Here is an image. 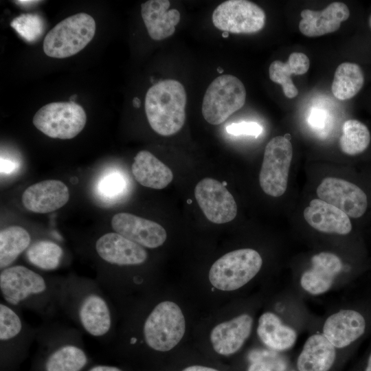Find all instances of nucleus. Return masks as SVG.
<instances>
[{
    "label": "nucleus",
    "mask_w": 371,
    "mask_h": 371,
    "mask_svg": "<svg viewBox=\"0 0 371 371\" xmlns=\"http://www.w3.org/2000/svg\"><path fill=\"white\" fill-rule=\"evenodd\" d=\"M36 337V327L23 318L21 311L1 300L0 371H19Z\"/></svg>",
    "instance_id": "obj_5"
},
{
    "label": "nucleus",
    "mask_w": 371,
    "mask_h": 371,
    "mask_svg": "<svg viewBox=\"0 0 371 371\" xmlns=\"http://www.w3.org/2000/svg\"><path fill=\"white\" fill-rule=\"evenodd\" d=\"M168 0H149L141 5V15L150 38L155 41L165 39L174 34L180 21V13L169 9Z\"/></svg>",
    "instance_id": "obj_23"
},
{
    "label": "nucleus",
    "mask_w": 371,
    "mask_h": 371,
    "mask_svg": "<svg viewBox=\"0 0 371 371\" xmlns=\"http://www.w3.org/2000/svg\"><path fill=\"white\" fill-rule=\"evenodd\" d=\"M58 302L60 311L83 333L107 344L114 335L113 302L96 280L61 278Z\"/></svg>",
    "instance_id": "obj_1"
},
{
    "label": "nucleus",
    "mask_w": 371,
    "mask_h": 371,
    "mask_svg": "<svg viewBox=\"0 0 371 371\" xmlns=\"http://www.w3.org/2000/svg\"><path fill=\"white\" fill-rule=\"evenodd\" d=\"M217 71L219 73V74H223V69H222L221 67H218L217 68Z\"/></svg>",
    "instance_id": "obj_43"
},
{
    "label": "nucleus",
    "mask_w": 371,
    "mask_h": 371,
    "mask_svg": "<svg viewBox=\"0 0 371 371\" xmlns=\"http://www.w3.org/2000/svg\"><path fill=\"white\" fill-rule=\"evenodd\" d=\"M83 333L53 319L36 327L37 350L29 371H85L92 363Z\"/></svg>",
    "instance_id": "obj_3"
},
{
    "label": "nucleus",
    "mask_w": 371,
    "mask_h": 371,
    "mask_svg": "<svg viewBox=\"0 0 371 371\" xmlns=\"http://www.w3.org/2000/svg\"><path fill=\"white\" fill-rule=\"evenodd\" d=\"M252 324V317L244 313L214 326L210 341L215 352L221 355L238 352L250 335Z\"/></svg>",
    "instance_id": "obj_21"
},
{
    "label": "nucleus",
    "mask_w": 371,
    "mask_h": 371,
    "mask_svg": "<svg viewBox=\"0 0 371 371\" xmlns=\"http://www.w3.org/2000/svg\"><path fill=\"white\" fill-rule=\"evenodd\" d=\"M368 23H369V25H370V28H371V14H370V17H369Z\"/></svg>",
    "instance_id": "obj_45"
},
{
    "label": "nucleus",
    "mask_w": 371,
    "mask_h": 371,
    "mask_svg": "<svg viewBox=\"0 0 371 371\" xmlns=\"http://www.w3.org/2000/svg\"><path fill=\"white\" fill-rule=\"evenodd\" d=\"M185 331L186 321L180 307L173 302L163 301L145 316L141 326L142 339L129 346L142 343L150 350L167 352L179 343Z\"/></svg>",
    "instance_id": "obj_6"
},
{
    "label": "nucleus",
    "mask_w": 371,
    "mask_h": 371,
    "mask_svg": "<svg viewBox=\"0 0 371 371\" xmlns=\"http://www.w3.org/2000/svg\"><path fill=\"white\" fill-rule=\"evenodd\" d=\"M111 226L116 233L144 248H157L167 238L165 229L159 223L129 213L115 214Z\"/></svg>",
    "instance_id": "obj_16"
},
{
    "label": "nucleus",
    "mask_w": 371,
    "mask_h": 371,
    "mask_svg": "<svg viewBox=\"0 0 371 371\" xmlns=\"http://www.w3.org/2000/svg\"><path fill=\"white\" fill-rule=\"evenodd\" d=\"M95 22L87 13H78L56 24L45 36V54L52 58H64L77 54L92 40Z\"/></svg>",
    "instance_id": "obj_7"
},
{
    "label": "nucleus",
    "mask_w": 371,
    "mask_h": 371,
    "mask_svg": "<svg viewBox=\"0 0 371 371\" xmlns=\"http://www.w3.org/2000/svg\"><path fill=\"white\" fill-rule=\"evenodd\" d=\"M290 139L276 136L267 144L259 175V183L269 196L278 197L286 191L293 157Z\"/></svg>",
    "instance_id": "obj_11"
},
{
    "label": "nucleus",
    "mask_w": 371,
    "mask_h": 371,
    "mask_svg": "<svg viewBox=\"0 0 371 371\" xmlns=\"http://www.w3.org/2000/svg\"><path fill=\"white\" fill-rule=\"evenodd\" d=\"M126 182L123 177L116 172H111L103 177L98 185L100 194L106 199H113L124 192Z\"/></svg>",
    "instance_id": "obj_33"
},
{
    "label": "nucleus",
    "mask_w": 371,
    "mask_h": 371,
    "mask_svg": "<svg viewBox=\"0 0 371 371\" xmlns=\"http://www.w3.org/2000/svg\"><path fill=\"white\" fill-rule=\"evenodd\" d=\"M60 277H50L21 265H12L0 272L3 300L21 311H31L43 321L53 319L60 311L58 294Z\"/></svg>",
    "instance_id": "obj_2"
},
{
    "label": "nucleus",
    "mask_w": 371,
    "mask_h": 371,
    "mask_svg": "<svg viewBox=\"0 0 371 371\" xmlns=\"http://www.w3.org/2000/svg\"><path fill=\"white\" fill-rule=\"evenodd\" d=\"M76 98H77V95H73L72 96L70 97L69 102H75Z\"/></svg>",
    "instance_id": "obj_42"
},
{
    "label": "nucleus",
    "mask_w": 371,
    "mask_h": 371,
    "mask_svg": "<svg viewBox=\"0 0 371 371\" xmlns=\"http://www.w3.org/2000/svg\"><path fill=\"white\" fill-rule=\"evenodd\" d=\"M257 334L265 346L276 350L291 348L297 339L295 330L283 324L280 317L271 312L260 317Z\"/></svg>",
    "instance_id": "obj_26"
},
{
    "label": "nucleus",
    "mask_w": 371,
    "mask_h": 371,
    "mask_svg": "<svg viewBox=\"0 0 371 371\" xmlns=\"http://www.w3.org/2000/svg\"><path fill=\"white\" fill-rule=\"evenodd\" d=\"M69 199L67 186L59 180L49 179L34 183L25 190L23 206L29 211L46 214L63 207Z\"/></svg>",
    "instance_id": "obj_17"
},
{
    "label": "nucleus",
    "mask_w": 371,
    "mask_h": 371,
    "mask_svg": "<svg viewBox=\"0 0 371 371\" xmlns=\"http://www.w3.org/2000/svg\"><path fill=\"white\" fill-rule=\"evenodd\" d=\"M212 23L220 30L234 34H252L265 24L264 10L247 0H228L218 5L212 13Z\"/></svg>",
    "instance_id": "obj_12"
},
{
    "label": "nucleus",
    "mask_w": 371,
    "mask_h": 371,
    "mask_svg": "<svg viewBox=\"0 0 371 371\" xmlns=\"http://www.w3.org/2000/svg\"><path fill=\"white\" fill-rule=\"evenodd\" d=\"M222 35H223V37L227 38V37L228 36V35H229V32H223V33Z\"/></svg>",
    "instance_id": "obj_44"
},
{
    "label": "nucleus",
    "mask_w": 371,
    "mask_h": 371,
    "mask_svg": "<svg viewBox=\"0 0 371 371\" xmlns=\"http://www.w3.org/2000/svg\"><path fill=\"white\" fill-rule=\"evenodd\" d=\"M32 122L38 130L49 137L69 139L82 131L87 115L76 102H52L39 109Z\"/></svg>",
    "instance_id": "obj_10"
},
{
    "label": "nucleus",
    "mask_w": 371,
    "mask_h": 371,
    "mask_svg": "<svg viewBox=\"0 0 371 371\" xmlns=\"http://www.w3.org/2000/svg\"><path fill=\"white\" fill-rule=\"evenodd\" d=\"M11 27L26 41L38 40L44 32V22L36 14H22L10 23Z\"/></svg>",
    "instance_id": "obj_32"
},
{
    "label": "nucleus",
    "mask_w": 371,
    "mask_h": 371,
    "mask_svg": "<svg viewBox=\"0 0 371 371\" xmlns=\"http://www.w3.org/2000/svg\"><path fill=\"white\" fill-rule=\"evenodd\" d=\"M247 371H272L269 365L265 362L256 361L252 363Z\"/></svg>",
    "instance_id": "obj_37"
},
{
    "label": "nucleus",
    "mask_w": 371,
    "mask_h": 371,
    "mask_svg": "<svg viewBox=\"0 0 371 371\" xmlns=\"http://www.w3.org/2000/svg\"><path fill=\"white\" fill-rule=\"evenodd\" d=\"M30 233L23 227L12 225L0 232V269L12 265L32 244Z\"/></svg>",
    "instance_id": "obj_28"
},
{
    "label": "nucleus",
    "mask_w": 371,
    "mask_h": 371,
    "mask_svg": "<svg viewBox=\"0 0 371 371\" xmlns=\"http://www.w3.org/2000/svg\"><path fill=\"white\" fill-rule=\"evenodd\" d=\"M195 199L212 223L223 224L234 220L237 214L236 201L220 181L212 178L201 180L194 188Z\"/></svg>",
    "instance_id": "obj_14"
},
{
    "label": "nucleus",
    "mask_w": 371,
    "mask_h": 371,
    "mask_svg": "<svg viewBox=\"0 0 371 371\" xmlns=\"http://www.w3.org/2000/svg\"><path fill=\"white\" fill-rule=\"evenodd\" d=\"M365 371H371V353L368 357L367 366Z\"/></svg>",
    "instance_id": "obj_41"
},
{
    "label": "nucleus",
    "mask_w": 371,
    "mask_h": 371,
    "mask_svg": "<svg viewBox=\"0 0 371 371\" xmlns=\"http://www.w3.org/2000/svg\"><path fill=\"white\" fill-rule=\"evenodd\" d=\"M318 198L344 212L349 217L362 216L368 208V198L356 184L336 177L324 178L317 188Z\"/></svg>",
    "instance_id": "obj_15"
},
{
    "label": "nucleus",
    "mask_w": 371,
    "mask_h": 371,
    "mask_svg": "<svg viewBox=\"0 0 371 371\" xmlns=\"http://www.w3.org/2000/svg\"><path fill=\"white\" fill-rule=\"evenodd\" d=\"M94 251L104 265L102 269L140 266L148 257L144 247L116 232L106 233L100 236L95 242Z\"/></svg>",
    "instance_id": "obj_13"
},
{
    "label": "nucleus",
    "mask_w": 371,
    "mask_h": 371,
    "mask_svg": "<svg viewBox=\"0 0 371 371\" xmlns=\"http://www.w3.org/2000/svg\"><path fill=\"white\" fill-rule=\"evenodd\" d=\"M181 371H220L218 370H216L213 368L203 366H199V365H194L188 366Z\"/></svg>",
    "instance_id": "obj_38"
},
{
    "label": "nucleus",
    "mask_w": 371,
    "mask_h": 371,
    "mask_svg": "<svg viewBox=\"0 0 371 371\" xmlns=\"http://www.w3.org/2000/svg\"><path fill=\"white\" fill-rule=\"evenodd\" d=\"M85 371H125L120 366L106 363H92Z\"/></svg>",
    "instance_id": "obj_36"
},
{
    "label": "nucleus",
    "mask_w": 371,
    "mask_h": 371,
    "mask_svg": "<svg viewBox=\"0 0 371 371\" xmlns=\"http://www.w3.org/2000/svg\"><path fill=\"white\" fill-rule=\"evenodd\" d=\"M14 2L16 4L25 8V7H30V6L36 5V3L41 1H40L20 0V1H14Z\"/></svg>",
    "instance_id": "obj_39"
},
{
    "label": "nucleus",
    "mask_w": 371,
    "mask_h": 371,
    "mask_svg": "<svg viewBox=\"0 0 371 371\" xmlns=\"http://www.w3.org/2000/svg\"><path fill=\"white\" fill-rule=\"evenodd\" d=\"M310 67L308 56L302 52H293L285 63L274 60L269 68V78L273 82L280 85L284 95L293 98L298 94V90L293 84L292 74L302 75L306 73Z\"/></svg>",
    "instance_id": "obj_27"
},
{
    "label": "nucleus",
    "mask_w": 371,
    "mask_h": 371,
    "mask_svg": "<svg viewBox=\"0 0 371 371\" xmlns=\"http://www.w3.org/2000/svg\"><path fill=\"white\" fill-rule=\"evenodd\" d=\"M131 170L139 184L156 190L165 188L173 179L172 170L148 150L136 155Z\"/></svg>",
    "instance_id": "obj_24"
},
{
    "label": "nucleus",
    "mask_w": 371,
    "mask_h": 371,
    "mask_svg": "<svg viewBox=\"0 0 371 371\" xmlns=\"http://www.w3.org/2000/svg\"><path fill=\"white\" fill-rule=\"evenodd\" d=\"M343 267L341 260L335 254L320 252L311 258V267L300 278V285L312 295H320L328 291L335 278Z\"/></svg>",
    "instance_id": "obj_19"
},
{
    "label": "nucleus",
    "mask_w": 371,
    "mask_h": 371,
    "mask_svg": "<svg viewBox=\"0 0 371 371\" xmlns=\"http://www.w3.org/2000/svg\"><path fill=\"white\" fill-rule=\"evenodd\" d=\"M186 100L183 85L176 80H164L150 87L145 112L152 129L162 136L179 132L186 121Z\"/></svg>",
    "instance_id": "obj_4"
},
{
    "label": "nucleus",
    "mask_w": 371,
    "mask_h": 371,
    "mask_svg": "<svg viewBox=\"0 0 371 371\" xmlns=\"http://www.w3.org/2000/svg\"><path fill=\"white\" fill-rule=\"evenodd\" d=\"M245 100L246 90L241 80L233 75H221L207 87L201 113L208 123L218 125L241 109Z\"/></svg>",
    "instance_id": "obj_9"
},
{
    "label": "nucleus",
    "mask_w": 371,
    "mask_h": 371,
    "mask_svg": "<svg viewBox=\"0 0 371 371\" xmlns=\"http://www.w3.org/2000/svg\"><path fill=\"white\" fill-rule=\"evenodd\" d=\"M262 265L260 254L253 249H240L227 253L212 265L209 280L221 291H234L249 282Z\"/></svg>",
    "instance_id": "obj_8"
},
{
    "label": "nucleus",
    "mask_w": 371,
    "mask_h": 371,
    "mask_svg": "<svg viewBox=\"0 0 371 371\" xmlns=\"http://www.w3.org/2000/svg\"><path fill=\"white\" fill-rule=\"evenodd\" d=\"M300 15V32L308 37H315L337 31L341 23L348 19L350 10L342 2H333L322 11L305 9Z\"/></svg>",
    "instance_id": "obj_20"
},
{
    "label": "nucleus",
    "mask_w": 371,
    "mask_h": 371,
    "mask_svg": "<svg viewBox=\"0 0 371 371\" xmlns=\"http://www.w3.org/2000/svg\"><path fill=\"white\" fill-rule=\"evenodd\" d=\"M366 322L359 312L344 309L329 316L323 326V335L337 348H345L365 333Z\"/></svg>",
    "instance_id": "obj_18"
},
{
    "label": "nucleus",
    "mask_w": 371,
    "mask_h": 371,
    "mask_svg": "<svg viewBox=\"0 0 371 371\" xmlns=\"http://www.w3.org/2000/svg\"><path fill=\"white\" fill-rule=\"evenodd\" d=\"M226 131L233 135H249L256 137L262 133V127L254 122H243L228 125Z\"/></svg>",
    "instance_id": "obj_34"
},
{
    "label": "nucleus",
    "mask_w": 371,
    "mask_h": 371,
    "mask_svg": "<svg viewBox=\"0 0 371 371\" xmlns=\"http://www.w3.org/2000/svg\"><path fill=\"white\" fill-rule=\"evenodd\" d=\"M304 218L311 227L321 232L346 235L352 230L346 214L319 199L311 201L304 210Z\"/></svg>",
    "instance_id": "obj_22"
},
{
    "label": "nucleus",
    "mask_w": 371,
    "mask_h": 371,
    "mask_svg": "<svg viewBox=\"0 0 371 371\" xmlns=\"http://www.w3.org/2000/svg\"><path fill=\"white\" fill-rule=\"evenodd\" d=\"M342 135L339 138L341 151L348 155L363 153L369 146L371 135L368 128L357 120H348L342 126Z\"/></svg>",
    "instance_id": "obj_31"
},
{
    "label": "nucleus",
    "mask_w": 371,
    "mask_h": 371,
    "mask_svg": "<svg viewBox=\"0 0 371 371\" xmlns=\"http://www.w3.org/2000/svg\"><path fill=\"white\" fill-rule=\"evenodd\" d=\"M364 83L361 68L354 63H341L336 69L331 86L333 95L341 100L353 98Z\"/></svg>",
    "instance_id": "obj_29"
},
{
    "label": "nucleus",
    "mask_w": 371,
    "mask_h": 371,
    "mask_svg": "<svg viewBox=\"0 0 371 371\" xmlns=\"http://www.w3.org/2000/svg\"><path fill=\"white\" fill-rule=\"evenodd\" d=\"M141 104V101L137 97H135L133 99V105L135 108H139Z\"/></svg>",
    "instance_id": "obj_40"
},
{
    "label": "nucleus",
    "mask_w": 371,
    "mask_h": 371,
    "mask_svg": "<svg viewBox=\"0 0 371 371\" xmlns=\"http://www.w3.org/2000/svg\"><path fill=\"white\" fill-rule=\"evenodd\" d=\"M65 251L58 243L49 240H38L33 242L25 251L27 262L44 271H52L60 267L63 262Z\"/></svg>",
    "instance_id": "obj_30"
},
{
    "label": "nucleus",
    "mask_w": 371,
    "mask_h": 371,
    "mask_svg": "<svg viewBox=\"0 0 371 371\" xmlns=\"http://www.w3.org/2000/svg\"><path fill=\"white\" fill-rule=\"evenodd\" d=\"M335 347L321 334L309 337L297 360L299 371H328L335 357Z\"/></svg>",
    "instance_id": "obj_25"
},
{
    "label": "nucleus",
    "mask_w": 371,
    "mask_h": 371,
    "mask_svg": "<svg viewBox=\"0 0 371 371\" xmlns=\"http://www.w3.org/2000/svg\"><path fill=\"white\" fill-rule=\"evenodd\" d=\"M327 120L326 113L319 109H313L308 118V122L314 128H321L325 126Z\"/></svg>",
    "instance_id": "obj_35"
}]
</instances>
